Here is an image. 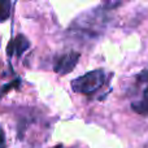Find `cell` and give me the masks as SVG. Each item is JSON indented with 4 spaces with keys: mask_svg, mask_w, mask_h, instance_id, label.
<instances>
[{
    "mask_svg": "<svg viewBox=\"0 0 148 148\" xmlns=\"http://www.w3.org/2000/svg\"><path fill=\"white\" fill-rule=\"evenodd\" d=\"M55 148H62V146H56Z\"/></svg>",
    "mask_w": 148,
    "mask_h": 148,
    "instance_id": "cell-9",
    "label": "cell"
},
{
    "mask_svg": "<svg viewBox=\"0 0 148 148\" xmlns=\"http://www.w3.org/2000/svg\"><path fill=\"white\" fill-rule=\"evenodd\" d=\"M0 148H5V138L1 130H0Z\"/></svg>",
    "mask_w": 148,
    "mask_h": 148,
    "instance_id": "cell-8",
    "label": "cell"
},
{
    "mask_svg": "<svg viewBox=\"0 0 148 148\" xmlns=\"http://www.w3.org/2000/svg\"><path fill=\"white\" fill-rule=\"evenodd\" d=\"M10 14V3L7 0L0 1V22H4L5 20H8Z\"/></svg>",
    "mask_w": 148,
    "mask_h": 148,
    "instance_id": "cell-5",
    "label": "cell"
},
{
    "mask_svg": "<svg viewBox=\"0 0 148 148\" xmlns=\"http://www.w3.org/2000/svg\"><path fill=\"white\" fill-rule=\"evenodd\" d=\"M136 81H138L139 83H148V66L136 75Z\"/></svg>",
    "mask_w": 148,
    "mask_h": 148,
    "instance_id": "cell-6",
    "label": "cell"
},
{
    "mask_svg": "<svg viewBox=\"0 0 148 148\" xmlns=\"http://www.w3.org/2000/svg\"><path fill=\"white\" fill-rule=\"evenodd\" d=\"M30 43L23 35H17L12 42H9L7 47V53L8 56H13L14 53H17V56H21L26 49L29 48Z\"/></svg>",
    "mask_w": 148,
    "mask_h": 148,
    "instance_id": "cell-3",
    "label": "cell"
},
{
    "mask_svg": "<svg viewBox=\"0 0 148 148\" xmlns=\"http://www.w3.org/2000/svg\"><path fill=\"white\" fill-rule=\"evenodd\" d=\"M20 83H21V81L20 79H16V81H13L12 83H9V84H7V86L4 87V88L1 90V94H5V92L8 91V90H10V88H13V87H17V86H20Z\"/></svg>",
    "mask_w": 148,
    "mask_h": 148,
    "instance_id": "cell-7",
    "label": "cell"
},
{
    "mask_svg": "<svg viewBox=\"0 0 148 148\" xmlns=\"http://www.w3.org/2000/svg\"><path fill=\"white\" fill-rule=\"evenodd\" d=\"M131 108H133V110L136 112L138 114L148 116V86L144 88L140 99L131 104Z\"/></svg>",
    "mask_w": 148,
    "mask_h": 148,
    "instance_id": "cell-4",
    "label": "cell"
},
{
    "mask_svg": "<svg viewBox=\"0 0 148 148\" xmlns=\"http://www.w3.org/2000/svg\"><path fill=\"white\" fill-rule=\"evenodd\" d=\"M79 57H81V55L77 51L65 52V53H62L61 56H59L55 60L53 70L57 74H61V75H65V74L70 73L74 68H75Z\"/></svg>",
    "mask_w": 148,
    "mask_h": 148,
    "instance_id": "cell-2",
    "label": "cell"
},
{
    "mask_svg": "<svg viewBox=\"0 0 148 148\" xmlns=\"http://www.w3.org/2000/svg\"><path fill=\"white\" fill-rule=\"evenodd\" d=\"M105 73L103 69H96L88 72L83 75L78 77V78L72 81V88L73 91L78 92V94L90 95L96 92L99 88H101L103 84L105 83Z\"/></svg>",
    "mask_w": 148,
    "mask_h": 148,
    "instance_id": "cell-1",
    "label": "cell"
}]
</instances>
